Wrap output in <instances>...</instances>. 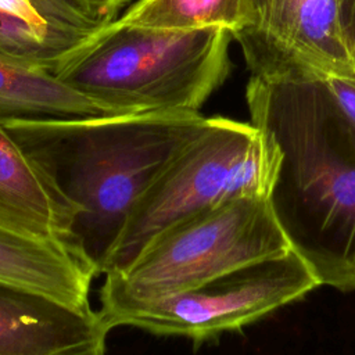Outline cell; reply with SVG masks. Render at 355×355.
I'll return each instance as SVG.
<instances>
[{
    "instance_id": "13",
    "label": "cell",
    "mask_w": 355,
    "mask_h": 355,
    "mask_svg": "<svg viewBox=\"0 0 355 355\" xmlns=\"http://www.w3.org/2000/svg\"><path fill=\"white\" fill-rule=\"evenodd\" d=\"M87 39L39 31L0 12V53L42 65L50 71L64 55Z\"/></svg>"
},
{
    "instance_id": "10",
    "label": "cell",
    "mask_w": 355,
    "mask_h": 355,
    "mask_svg": "<svg viewBox=\"0 0 355 355\" xmlns=\"http://www.w3.org/2000/svg\"><path fill=\"white\" fill-rule=\"evenodd\" d=\"M96 276L92 263L71 244L0 227V280L75 306H90L89 294Z\"/></svg>"
},
{
    "instance_id": "9",
    "label": "cell",
    "mask_w": 355,
    "mask_h": 355,
    "mask_svg": "<svg viewBox=\"0 0 355 355\" xmlns=\"http://www.w3.org/2000/svg\"><path fill=\"white\" fill-rule=\"evenodd\" d=\"M73 218L71 204L0 122V227L68 243Z\"/></svg>"
},
{
    "instance_id": "11",
    "label": "cell",
    "mask_w": 355,
    "mask_h": 355,
    "mask_svg": "<svg viewBox=\"0 0 355 355\" xmlns=\"http://www.w3.org/2000/svg\"><path fill=\"white\" fill-rule=\"evenodd\" d=\"M129 115L58 79L49 68L0 53V122Z\"/></svg>"
},
{
    "instance_id": "3",
    "label": "cell",
    "mask_w": 355,
    "mask_h": 355,
    "mask_svg": "<svg viewBox=\"0 0 355 355\" xmlns=\"http://www.w3.org/2000/svg\"><path fill=\"white\" fill-rule=\"evenodd\" d=\"M232 40L220 26L168 31L110 22L51 72L126 114L200 111L230 73Z\"/></svg>"
},
{
    "instance_id": "17",
    "label": "cell",
    "mask_w": 355,
    "mask_h": 355,
    "mask_svg": "<svg viewBox=\"0 0 355 355\" xmlns=\"http://www.w3.org/2000/svg\"><path fill=\"white\" fill-rule=\"evenodd\" d=\"M354 49H355V37H354Z\"/></svg>"
},
{
    "instance_id": "6",
    "label": "cell",
    "mask_w": 355,
    "mask_h": 355,
    "mask_svg": "<svg viewBox=\"0 0 355 355\" xmlns=\"http://www.w3.org/2000/svg\"><path fill=\"white\" fill-rule=\"evenodd\" d=\"M319 286L312 268L290 248L172 295L98 311L111 330L130 326L154 336L186 337L200 345L240 330Z\"/></svg>"
},
{
    "instance_id": "1",
    "label": "cell",
    "mask_w": 355,
    "mask_h": 355,
    "mask_svg": "<svg viewBox=\"0 0 355 355\" xmlns=\"http://www.w3.org/2000/svg\"><path fill=\"white\" fill-rule=\"evenodd\" d=\"M251 122L280 157L269 191L290 247L320 286L355 290V143L322 83L251 76Z\"/></svg>"
},
{
    "instance_id": "2",
    "label": "cell",
    "mask_w": 355,
    "mask_h": 355,
    "mask_svg": "<svg viewBox=\"0 0 355 355\" xmlns=\"http://www.w3.org/2000/svg\"><path fill=\"white\" fill-rule=\"evenodd\" d=\"M204 118L147 111L1 123L73 208L68 243L98 276L133 207Z\"/></svg>"
},
{
    "instance_id": "16",
    "label": "cell",
    "mask_w": 355,
    "mask_h": 355,
    "mask_svg": "<svg viewBox=\"0 0 355 355\" xmlns=\"http://www.w3.org/2000/svg\"><path fill=\"white\" fill-rule=\"evenodd\" d=\"M340 3V11H341V19L345 28V32L354 46V37H355V0H338Z\"/></svg>"
},
{
    "instance_id": "12",
    "label": "cell",
    "mask_w": 355,
    "mask_h": 355,
    "mask_svg": "<svg viewBox=\"0 0 355 355\" xmlns=\"http://www.w3.org/2000/svg\"><path fill=\"white\" fill-rule=\"evenodd\" d=\"M252 19L251 0H137L111 25L168 31L220 26L234 35Z\"/></svg>"
},
{
    "instance_id": "15",
    "label": "cell",
    "mask_w": 355,
    "mask_h": 355,
    "mask_svg": "<svg viewBox=\"0 0 355 355\" xmlns=\"http://www.w3.org/2000/svg\"><path fill=\"white\" fill-rule=\"evenodd\" d=\"M86 14L97 21L110 24L116 18V14L123 8L129 0H68Z\"/></svg>"
},
{
    "instance_id": "14",
    "label": "cell",
    "mask_w": 355,
    "mask_h": 355,
    "mask_svg": "<svg viewBox=\"0 0 355 355\" xmlns=\"http://www.w3.org/2000/svg\"><path fill=\"white\" fill-rule=\"evenodd\" d=\"M322 86L355 143V75L331 76Z\"/></svg>"
},
{
    "instance_id": "7",
    "label": "cell",
    "mask_w": 355,
    "mask_h": 355,
    "mask_svg": "<svg viewBox=\"0 0 355 355\" xmlns=\"http://www.w3.org/2000/svg\"><path fill=\"white\" fill-rule=\"evenodd\" d=\"M252 24L233 35L251 76L322 83L355 75L338 0H251Z\"/></svg>"
},
{
    "instance_id": "4",
    "label": "cell",
    "mask_w": 355,
    "mask_h": 355,
    "mask_svg": "<svg viewBox=\"0 0 355 355\" xmlns=\"http://www.w3.org/2000/svg\"><path fill=\"white\" fill-rule=\"evenodd\" d=\"M279 157L272 136L252 122L205 116L133 207L101 275L126 269L182 219L241 197H268Z\"/></svg>"
},
{
    "instance_id": "5",
    "label": "cell",
    "mask_w": 355,
    "mask_h": 355,
    "mask_svg": "<svg viewBox=\"0 0 355 355\" xmlns=\"http://www.w3.org/2000/svg\"><path fill=\"white\" fill-rule=\"evenodd\" d=\"M290 248L268 197L232 200L169 226L107 275L100 308L172 295Z\"/></svg>"
},
{
    "instance_id": "8",
    "label": "cell",
    "mask_w": 355,
    "mask_h": 355,
    "mask_svg": "<svg viewBox=\"0 0 355 355\" xmlns=\"http://www.w3.org/2000/svg\"><path fill=\"white\" fill-rule=\"evenodd\" d=\"M98 309L0 280V355H105Z\"/></svg>"
}]
</instances>
